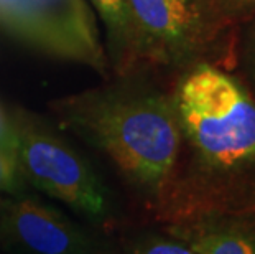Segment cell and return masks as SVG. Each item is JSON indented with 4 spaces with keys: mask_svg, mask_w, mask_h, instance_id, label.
I'll return each mask as SVG.
<instances>
[{
    "mask_svg": "<svg viewBox=\"0 0 255 254\" xmlns=\"http://www.w3.org/2000/svg\"><path fill=\"white\" fill-rule=\"evenodd\" d=\"M51 104L59 122L106 154L137 188L160 193L171 182L181 150V129L171 94L130 76Z\"/></svg>",
    "mask_w": 255,
    "mask_h": 254,
    "instance_id": "obj_1",
    "label": "cell"
},
{
    "mask_svg": "<svg viewBox=\"0 0 255 254\" xmlns=\"http://www.w3.org/2000/svg\"><path fill=\"white\" fill-rule=\"evenodd\" d=\"M181 136L198 165L213 175L255 167V101L208 61L186 68L171 93Z\"/></svg>",
    "mask_w": 255,
    "mask_h": 254,
    "instance_id": "obj_2",
    "label": "cell"
},
{
    "mask_svg": "<svg viewBox=\"0 0 255 254\" xmlns=\"http://www.w3.org/2000/svg\"><path fill=\"white\" fill-rule=\"evenodd\" d=\"M8 114L15 131V159L21 177L84 215H104L106 190L89 165L31 112L13 107Z\"/></svg>",
    "mask_w": 255,
    "mask_h": 254,
    "instance_id": "obj_3",
    "label": "cell"
},
{
    "mask_svg": "<svg viewBox=\"0 0 255 254\" xmlns=\"http://www.w3.org/2000/svg\"><path fill=\"white\" fill-rule=\"evenodd\" d=\"M0 28L48 55L111 78V64L86 0H0Z\"/></svg>",
    "mask_w": 255,
    "mask_h": 254,
    "instance_id": "obj_4",
    "label": "cell"
},
{
    "mask_svg": "<svg viewBox=\"0 0 255 254\" xmlns=\"http://www.w3.org/2000/svg\"><path fill=\"white\" fill-rule=\"evenodd\" d=\"M145 64L189 68L203 63L218 36L213 0H126Z\"/></svg>",
    "mask_w": 255,
    "mask_h": 254,
    "instance_id": "obj_5",
    "label": "cell"
},
{
    "mask_svg": "<svg viewBox=\"0 0 255 254\" xmlns=\"http://www.w3.org/2000/svg\"><path fill=\"white\" fill-rule=\"evenodd\" d=\"M0 226L26 254H92L88 238L66 216L35 198L2 200Z\"/></svg>",
    "mask_w": 255,
    "mask_h": 254,
    "instance_id": "obj_6",
    "label": "cell"
},
{
    "mask_svg": "<svg viewBox=\"0 0 255 254\" xmlns=\"http://www.w3.org/2000/svg\"><path fill=\"white\" fill-rule=\"evenodd\" d=\"M106 31V55L114 76H130L145 66L138 35L126 0H88Z\"/></svg>",
    "mask_w": 255,
    "mask_h": 254,
    "instance_id": "obj_7",
    "label": "cell"
},
{
    "mask_svg": "<svg viewBox=\"0 0 255 254\" xmlns=\"http://www.w3.org/2000/svg\"><path fill=\"white\" fill-rule=\"evenodd\" d=\"M188 245L196 254H255V230L246 226H209L189 236Z\"/></svg>",
    "mask_w": 255,
    "mask_h": 254,
    "instance_id": "obj_8",
    "label": "cell"
},
{
    "mask_svg": "<svg viewBox=\"0 0 255 254\" xmlns=\"http://www.w3.org/2000/svg\"><path fill=\"white\" fill-rule=\"evenodd\" d=\"M21 174L15 155L0 150V192L15 193L20 192L21 187Z\"/></svg>",
    "mask_w": 255,
    "mask_h": 254,
    "instance_id": "obj_9",
    "label": "cell"
},
{
    "mask_svg": "<svg viewBox=\"0 0 255 254\" xmlns=\"http://www.w3.org/2000/svg\"><path fill=\"white\" fill-rule=\"evenodd\" d=\"M133 254H196L188 243L171 240H153L145 243Z\"/></svg>",
    "mask_w": 255,
    "mask_h": 254,
    "instance_id": "obj_10",
    "label": "cell"
},
{
    "mask_svg": "<svg viewBox=\"0 0 255 254\" xmlns=\"http://www.w3.org/2000/svg\"><path fill=\"white\" fill-rule=\"evenodd\" d=\"M0 150L15 155V131L8 112L0 106Z\"/></svg>",
    "mask_w": 255,
    "mask_h": 254,
    "instance_id": "obj_11",
    "label": "cell"
},
{
    "mask_svg": "<svg viewBox=\"0 0 255 254\" xmlns=\"http://www.w3.org/2000/svg\"><path fill=\"white\" fill-rule=\"evenodd\" d=\"M221 17L239 15L249 10H255V0H213Z\"/></svg>",
    "mask_w": 255,
    "mask_h": 254,
    "instance_id": "obj_12",
    "label": "cell"
},
{
    "mask_svg": "<svg viewBox=\"0 0 255 254\" xmlns=\"http://www.w3.org/2000/svg\"><path fill=\"white\" fill-rule=\"evenodd\" d=\"M247 64L251 69V78L255 83V26L252 28V33L249 36V46H247Z\"/></svg>",
    "mask_w": 255,
    "mask_h": 254,
    "instance_id": "obj_13",
    "label": "cell"
}]
</instances>
